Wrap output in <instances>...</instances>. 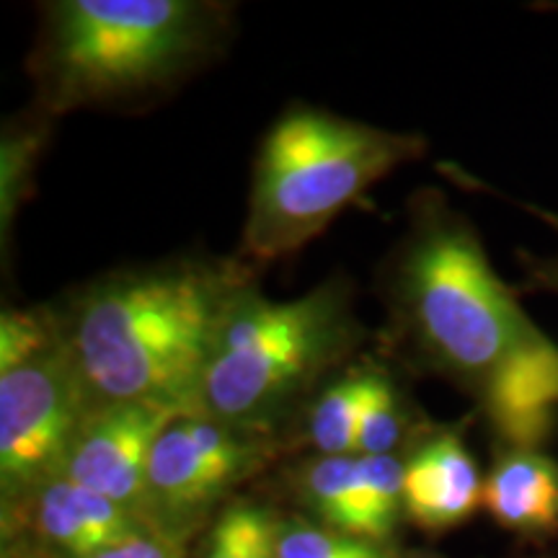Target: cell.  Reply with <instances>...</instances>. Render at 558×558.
Segmentation results:
<instances>
[{
	"label": "cell",
	"instance_id": "6da1fadb",
	"mask_svg": "<svg viewBox=\"0 0 558 558\" xmlns=\"http://www.w3.org/2000/svg\"><path fill=\"white\" fill-rule=\"evenodd\" d=\"M380 284L390 341L403 357L471 393L505 448H541L558 409V347L442 192L418 190L409 202Z\"/></svg>",
	"mask_w": 558,
	"mask_h": 558
},
{
	"label": "cell",
	"instance_id": "7a4b0ae2",
	"mask_svg": "<svg viewBox=\"0 0 558 558\" xmlns=\"http://www.w3.org/2000/svg\"><path fill=\"white\" fill-rule=\"evenodd\" d=\"M248 282L241 256H169L111 269L50 305L86 409L194 411L220 320Z\"/></svg>",
	"mask_w": 558,
	"mask_h": 558
},
{
	"label": "cell",
	"instance_id": "3957f363",
	"mask_svg": "<svg viewBox=\"0 0 558 558\" xmlns=\"http://www.w3.org/2000/svg\"><path fill=\"white\" fill-rule=\"evenodd\" d=\"M233 5L215 0L41 3L29 54L34 107L58 117L163 94L226 45Z\"/></svg>",
	"mask_w": 558,
	"mask_h": 558
},
{
	"label": "cell",
	"instance_id": "277c9868",
	"mask_svg": "<svg viewBox=\"0 0 558 558\" xmlns=\"http://www.w3.org/2000/svg\"><path fill=\"white\" fill-rule=\"evenodd\" d=\"M362 339L347 277H329L292 300L267 298L254 279L220 320L194 411L277 437Z\"/></svg>",
	"mask_w": 558,
	"mask_h": 558
},
{
	"label": "cell",
	"instance_id": "5b68a950",
	"mask_svg": "<svg viewBox=\"0 0 558 558\" xmlns=\"http://www.w3.org/2000/svg\"><path fill=\"white\" fill-rule=\"evenodd\" d=\"M416 132L375 128L333 111L292 104L256 153L241 259L277 262L329 228L390 171L422 158Z\"/></svg>",
	"mask_w": 558,
	"mask_h": 558
},
{
	"label": "cell",
	"instance_id": "8992f818",
	"mask_svg": "<svg viewBox=\"0 0 558 558\" xmlns=\"http://www.w3.org/2000/svg\"><path fill=\"white\" fill-rule=\"evenodd\" d=\"M86 414L78 378L60 337L16 365L0 367L3 509L60 476Z\"/></svg>",
	"mask_w": 558,
	"mask_h": 558
},
{
	"label": "cell",
	"instance_id": "52a82bcc",
	"mask_svg": "<svg viewBox=\"0 0 558 558\" xmlns=\"http://www.w3.org/2000/svg\"><path fill=\"white\" fill-rule=\"evenodd\" d=\"M275 450L277 437L228 427L199 411H181L153 448L145 525L184 543V535L226 497L228 488L262 471Z\"/></svg>",
	"mask_w": 558,
	"mask_h": 558
},
{
	"label": "cell",
	"instance_id": "ba28073f",
	"mask_svg": "<svg viewBox=\"0 0 558 558\" xmlns=\"http://www.w3.org/2000/svg\"><path fill=\"white\" fill-rule=\"evenodd\" d=\"M177 414L181 411L153 403H120L88 411L60 476L101 494L143 520L153 448Z\"/></svg>",
	"mask_w": 558,
	"mask_h": 558
},
{
	"label": "cell",
	"instance_id": "9c48e42d",
	"mask_svg": "<svg viewBox=\"0 0 558 558\" xmlns=\"http://www.w3.org/2000/svg\"><path fill=\"white\" fill-rule=\"evenodd\" d=\"M3 527L5 535L34 538L39 558H90L150 530L124 507L65 476L3 509Z\"/></svg>",
	"mask_w": 558,
	"mask_h": 558
},
{
	"label": "cell",
	"instance_id": "30bf717a",
	"mask_svg": "<svg viewBox=\"0 0 558 558\" xmlns=\"http://www.w3.org/2000/svg\"><path fill=\"white\" fill-rule=\"evenodd\" d=\"M484 507V481L460 427H429L407 452L403 514L427 533L463 525Z\"/></svg>",
	"mask_w": 558,
	"mask_h": 558
},
{
	"label": "cell",
	"instance_id": "8fae6325",
	"mask_svg": "<svg viewBox=\"0 0 558 558\" xmlns=\"http://www.w3.org/2000/svg\"><path fill=\"white\" fill-rule=\"evenodd\" d=\"M484 509L522 538L558 533V460L541 448H505L484 481Z\"/></svg>",
	"mask_w": 558,
	"mask_h": 558
},
{
	"label": "cell",
	"instance_id": "7c38bea8",
	"mask_svg": "<svg viewBox=\"0 0 558 558\" xmlns=\"http://www.w3.org/2000/svg\"><path fill=\"white\" fill-rule=\"evenodd\" d=\"M295 486L318 525L369 541L360 456H313L298 469Z\"/></svg>",
	"mask_w": 558,
	"mask_h": 558
},
{
	"label": "cell",
	"instance_id": "4fadbf2b",
	"mask_svg": "<svg viewBox=\"0 0 558 558\" xmlns=\"http://www.w3.org/2000/svg\"><path fill=\"white\" fill-rule=\"evenodd\" d=\"M365 388L367 362L349 365L326 380L298 411L300 429L316 456H354Z\"/></svg>",
	"mask_w": 558,
	"mask_h": 558
},
{
	"label": "cell",
	"instance_id": "5bb4252c",
	"mask_svg": "<svg viewBox=\"0 0 558 558\" xmlns=\"http://www.w3.org/2000/svg\"><path fill=\"white\" fill-rule=\"evenodd\" d=\"M427 429L401 383L386 367L367 360V388L354 456H401V448H411Z\"/></svg>",
	"mask_w": 558,
	"mask_h": 558
},
{
	"label": "cell",
	"instance_id": "9a60e30c",
	"mask_svg": "<svg viewBox=\"0 0 558 558\" xmlns=\"http://www.w3.org/2000/svg\"><path fill=\"white\" fill-rule=\"evenodd\" d=\"M50 114L34 107V111L5 122L0 137V239L3 254L9 246V235L16 220L21 202L29 197L34 169L50 137Z\"/></svg>",
	"mask_w": 558,
	"mask_h": 558
},
{
	"label": "cell",
	"instance_id": "2e32d148",
	"mask_svg": "<svg viewBox=\"0 0 558 558\" xmlns=\"http://www.w3.org/2000/svg\"><path fill=\"white\" fill-rule=\"evenodd\" d=\"M279 518L269 507L239 499L209 525L199 558H279Z\"/></svg>",
	"mask_w": 558,
	"mask_h": 558
},
{
	"label": "cell",
	"instance_id": "e0dca14e",
	"mask_svg": "<svg viewBox=\"0 0 558 558\" xmlns=\"http://www.w3.org/2000/svg\"><path fill=\"white\" fill-rule=\"evenodd\" d=\"M362 484L369 518V541L386 543L403 514V456H360Z\"/></svg>",
	"mask_w": 558,
	"mask_h": 558
},
{
	"label": "cell",
	"instance_id": "ac0fdd59",
	"mask_svg": "<svg viewBox=\"0 0 558 558\" xmlns=\"http://www.w3.org/2000/svg\"><path fill=\"white\" fill-rule=\"evenodd\" d=\"M279 558H390L383 543H373L318 522L290 518L279 520Z\"/></svg>",
	"mask_w": 558,
	"mask_h": 558
},
{
	"label": "cell",
	"instance_id": "d6986e66",
	"mask_svg": "<svg viewBox=\"0 0 558 558\" xmlns=\"http://www.w3.org/2000/svg\"><path fill=\"white\" fill-rule=\"evenodd\" d=\"M518 205L525 209V213H533L535 218L548 222L550 228L558 230V213H550V209H543L538 205H530V202H518ZM520 264L525 269V282H522V290L530 292H554L558 295V251L548 256H535V254H520Z\"/></svg>",
	"mask_w": 558,
	"mask_h": 558
},
{
	"label": "cell",
	"instance_id": "ffe728a7",
	"mask_svg": "<svg viewBox=\"0 0 558 558\" xmlns=\"http://www.w3.org/2000/svg\"><path fill=\"white\" fill-rule=\"evenodd\" d=\"M39 558V556H29ZM90 558H184V546L177 541L166 538V535L156 533V530H148V533L137 535L122 546H114L109 550H101V554Z\"/></svg>",
	"mask_w": 558,
	"mask_h": 558
},
{
	"label": "cell",
	"instance_id": "44dd1931",
	"mask_svg": "<svg viewBox=\"0 0 558 558\" xmlns=\"http://www.w3.org/2000/svg\"><path fill=\"white\" fill-rule=\"evenodd\" d=\"M422 558H432V556H422Z\"/></svg>",
	"mask_w": 558,
	"mask_h": 558
}]
</instances>
